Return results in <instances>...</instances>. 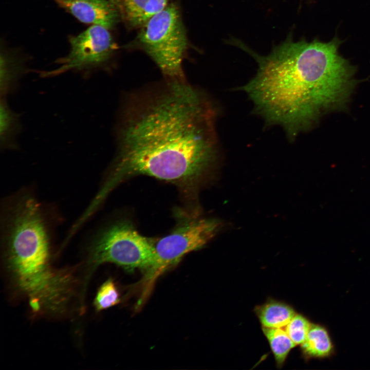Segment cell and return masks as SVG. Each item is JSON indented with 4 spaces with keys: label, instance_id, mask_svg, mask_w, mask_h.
Wrapping results in <instances>:
<instances>
[{
    "label": "cell",
    "instance_id": "3",
    "mask_svg": "<svg viewBox=\"0 0 370 370\" xmlns=\"http://www.w3.org/2000/svg\"><path fill=\"white\" fill-rule=\"evenodd\" d=\"M58 210L24 187L1 202L0 243L5 264L15 282L27 289L51 284L57 271L51 265Z\"/></svg>",
    "mask_w": 370,
    "mask_h": 370
},
{
    "label": "cell",
    "instance_id": "2",
    "mask_svg": "<svg viewBox=\"0 0 370 370\" xmlns=\"http://www.w3.org/2000/svg\"><path fill=\"white\" fill-rule=\"evenodd\" d=\"M341 43L337 38L324 42L290 37L266 56L249 50L258 68L243 89L267 121L294 136L348 96L354 68L340 55Z\"/></svg>",
    "mask_w": 370,
    "mask_h": 370
},
{
    "label": "cell",
    "instance_id": "7",
    "mask_svg": "<svg viewBox=\"0 0 370 370\" xmlns=\"http://www.w3.org/2000/svg\"><path fill=\"white\" fill-rule=\"evenodd\" d=\"M69 52L57 62L59 67L41 72L43 77L57 76L68 71L87 72L103 67L111 59L116 45L109 29L92 25L77 35L69 38Z\"/></svg>",
    "mask_w": 370,
    "mask_h": 370
},
{
    "label": "cell",
    "instance_id": "14",
    "mask_svg": "<svg viewBox=\"0 0 370 370\" xmlns=\"http://www.w3.org/2000/svg\"><path fill=\"white\" fill-rule=\"evenodd\" d=\"M263 331L268 341L278 366H282L290 350L296 345L295 344L285 330L281 328L263 327Z\"/></svg>",
    "mask_w": 370,
    "mask_h": 370
},
{
    "label": "cell",
    "instance_id": "5",
    "mask_svg": "<svg viewBox=\"0 0 370 370\" xmlns=\"http://www.w3.org/2000/svg\"><path fill=\"white\" fill-rule=\"evenodd\" d=\"M135 42L155 62L166 80L185 79L182 62L188 41L176 4H169L150 19L141 27Z\"/></svg>",
    "mask_w": 370,
    "mask_h": 370
},
{
    "label": "cell",
    "instance_id": "6",
    "mask_svg": "<svg viewBox=\"0 0 370 370\" xmlns=\"http://www.w3.org/2000/svg\"><path fill=\"white\" fill-rule=\"evenodd\" d=\"M218 222L213 219L192 218L178 225L170 234L154 241L155 259L144 270L139 284L137 305L141 306L151 293L157 279L187 253L203 247L216 233Z\"/></svg>",
    "mask_w": 370,
    "mask_h": 370
},
{
    "label": "cell",
    "instance_id": "8",
    "mask_svg": "<svg viewBox=\"0 0 370 370\" xmlns=\"http://www.w3.org/2000/svg\"><path fill=\"white\" fill-rule=\"evenodd\" d=\"M81 23L115 27L120 18L110 0H52Z\"/></svg>",
    "mask_w": 370,
    "mask_h": 370
},
{
    "label": "cell",
    "instance_id": "11",
    "mask_svg": "<svg viewBox=\"0 0 370 370\" xmlns=\"http://www.w3.org/2000/svg\"><path fill=\"white\" fill-rule=\"evenodd\" d=\"M256 312L263 326L268 328L286 326L295 315L294 310L290 306L275 301L259 306Z\"/></svg>",
    "mask_w": 370,
    "mask_h": 370
},
{
    "label": "cell",
    "instance_id": "16",
    "mask_svg": "<svg viewBox=\"0 0 370 370\" xmlns=\"http://www.w3.org/2000/svg\"><path fill=\"white\" fill-rule=\"evenodd\" d=\"M311 324L300 314H295L287 324L285 331L296 345L301 344L305 340Z\"/></svg>",
    "mask_w": 370,
    "mask_h": 370
},
{
    "label": "cell",
    "instance_id": "9",
    "mask_svg": "<svg viewBox=\"0 0 370 370\" xmlns=\"http://www.w3.org/2000/svg\"><path fill=\"white\" fill-rule=\"evenodd\" d=\"M122 20L132 28L143 26L169 5V0H110Z\"/></svg>",
    "mask_w": 370,
    "mask_h": 370
},
{
    "label": "cell",
    "instance_id": "10",
    "mask_svg": "<svg viewBox=\"0 0 370 370\" xmlns=\"http://www.w3.org/2000/svg\"><path fill=\"white\" fill-rule=\"evenodd\" d=\"M26 68L21 57L16 53L1 49L0 90L1 96L5 97L15 88Z\"/></svg>",
    "mask_w": 370,
    "mask_h": 370
},
{
    "label": "cell",
    "instance_id": "13",
    "mask_svg": "<svg viewBox=\"0 0 370 370\" xmlns=\"http://www.w3.org/2000/svg\"><path fill=\"white\" fill-rule=\"evenodd\" d=\"M305 355L323 357L332 350V344L327 331L322 326L311 324L305 341L301 344Z\"/></svg>",
    "mask_w": 370,
    "mask_h": 370
},
{
    "label": "cell",
    "instance_id": "1",
    "mask_svg": "<svg viewBox=\"0 0 370 370\" xmlns=\"http://www.w3.org/2000/svg\"><path fill=\"white\" fill-rule=\"evenodd\" d=\"M216 110L184 80L131 95L117 127L118 151L99 190L106 198L127 178L146 175L175 185L194 199L217 157Z\"/></svg>",
    "mask_w": 370,
    "mask_h": 370
},
{
    "label": "cell",
    "instance_id": "15",
    "mask_svg": "<svg viewBox=\"0 0 370 370\" xmlns=\"http://www.w3.org/2000/svg\"><path fill=\"white\" fill-rule=\"evenodd\" d=\"M120 302V294L115 283L108 279L100 287L94 301L96 309L99 311L112 307Z\"/></svg>",
    "mask_w": 370,
    "mask_h": 370
},
{
    "label": "cell",
    "instance_id": "4",
    "mask_svg": "<svg viewBox=\"0 0 370 370\" xmlns=\"http://www.w3.org/2000/svg\"><path fill=\"white\" fill-rule=\"evenodd\" d=\"M84 241L90 270L113 263L129 271L145 270L155 259L154 240L140 234L127 220H116L94 228Z\"/></svg>",
    "mask_w": 370,
    "mask_h": 370
},
{
    "label": "cell",
    "instance_id": "12",
    "mask_svg": "<svg viewBox=\"0 0 370 370\" xmlns=\"http://www.w3.org/2000/svg\"><path fill=\"white\" fill-rule=\"evenodd\" d=\"M21 129L19 115L12 111L5 97L0 102V144L4 150L17 147L15 138Z\"/></svg>",
    "mask_w": 370,
    "mask_h": 370
}]
</instances>
